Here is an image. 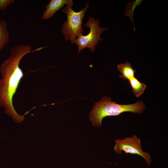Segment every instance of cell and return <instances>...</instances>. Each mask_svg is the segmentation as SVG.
I'll use <instances>...</instances> for the list:
<instances>
[{"label": "cell", "mask_w": 168, "mask_h": 168, "mask_svg": "<svg viewBox=\"0 0 168 168\" xmlns=\"http://www.w3.org/2000/svg\"><path fill=\"white\" fill-rule=\"evenodd\" d=\"M42 49L41 47L31 50V46L28 44L15 46L11 49L8 57L1 64L0 106L4 107L5 113L16 123H20L25 119L24 116L16 112L12 102L13 97L24 76L19 67L20 60L27 54Z\"/></svg>", "instance_id": "1"}, {"label": "cell", "mask_w": 168, "mask_h": 168, "mask_svg": "<svg viewBox=\"0 0 168 168\" xmlns=\"http://www.w3.org/2000/svg\"><path fill=\"white\" fill-rule=\"evenodd\" d=\"M146 108L144 103L141 100L132 104L121 105L112 101L108 96H104L99 102H95L89 113V117L93 125L100 127L103 119L106 117L118 116L125 112L141 114Z\"/></svg>", "instance_id": "2"}, {"label": "cell", "mask_w": 168, "mask_h": 168, "mask_svg": "<svg viewBox=\"0 0 168 168\" xmlns=\"http://www.w3.org/2000/svg\"><path fill=\"white\" fill-rule=\"evenodd\" d=\"M73 5V1L71 0L62 10L63 12L67 15V17L61 29L65 40H69L72 44H75L77 37L82 34L83 28L82 22L89 7V4L87 3L84 8L79 12H76L72 8Z\"/></svg>", "instance_id": "3"}, {"label": "cell", "mask_w": 168, "mask_h": 168, "mask_svg": "<svg viewBox=\"0 0 168 168\" xmlns=\"http://www.w3.org/2000/svg\"><path fill=\"white\" fill-rule=\"evenodd\" d=\"M100 22L98 19H95L89 16L88 21L84 26L89 28V33L86 35H80L75 41V44L78 47V53L86 48H89L92 53L95 51L96 46L103 39L100 37V35L108 28L100 27Z\"/></svg>", "instance_id": "4"}, {"label": "cell", "mask_w": 168, "mask_h": 168, "mask_svg": "<svg viewBox=\"0 0 168 168\" xmlns=\"http://www.w3.org/2000/svg\"><path fill=\"white\" fill-rule=\"evenodd\" d=\"M114 152L117 154H122V151L127 154H136L142 157L149 166L152 158L149 153L142 151L141 139L135 135L132 137H126L122 139L118 138L114 140Z\"/></svg>", "instance_id": "5"}, {"label": "cell", "mask_w": 168, "mask_h": 168, "mask_svg": "<svg viewBox=\"0 0 168 168\" xmlns=\"http://www.w3.org/2000/svg\"><path fill=\"white\" fill-rule=\"evenodd\" d=\"M71 0H51L44 7V11L41 18L43 20L48 19L52 17L55 13L63 7L65 5L68 4Z\"/></svg>", "instance_id": "6"}, {"label": "cell", "mask_w": 168, "mask_h": 168, "mask_svg": "<svg viewBox=\"0 0 168 168\" xmlns=\"http://www.w3.org/2000/svg\"><path fill=\"white\" fill-rule=\"evenodd\" d=\"M117 69L121 74L119 77L125 80H128L135 77V73L136 70L132 67L130 63L126 61L125 63L118 64L117 66Z\"/></svg>", "instance_id": "7"}, {"label": "cell", "mask_w": 168, "mask_h": 168, "mask_svg": "<svg viewBox=\"0 0 168 168\" xmlns=\"http://www.w3.org/2000/svg\"><path fill=\"white\" fill-rule=\"evenodd\" d=\"M9 34L7 22L0 20V52L9 42Z\"/></svg>", "instance_id": "8"}, {"label": "cell", "mask_w": 168, "mask_h": 168, "mask_svg": "<svg viewBox=\"0 0 168 168\" xmlns=\"http://www.w3.org/2000/svg\"><path fill=\"white\" fill-rule=\"evenodd\" d=\"M128 81L132 89V92L135 96L139 97L143 93L147 87L144 83L139 81L135 77Z\"/></svg>", "instance_id": "9"}, {"label": "cell", "mask_w": 168, "mask_h": 168, "mask_svg": "<svg viewBox=\"0 0 168 168\" xmlns=\"http://www.w3.org/2000/svg\"><path fill=\"white\" fill-rule=\"evenodd\" d=\"M142 0H136L135 1L128 2L126 4L125 8L126 12L124 14L125 16H127L130 18L132 22L133 23L134 30L135 28L134 26L133 20V14L134 10L138 5H140Z\"/></svg>", "instance_id": "10"}, {"label": "cell", "mask_w": 168, "mask_h": 168, "mask_svg": "<svg viewBox=\"0 0 168 168\" xmlns=\"http://www.w3.org/2000/svg\"><path fill=\"white\" fill-rule=\"evenodd\" d=\"M14 2V0H0V10H5L9 5Z\"/></svg>", "instance_id": "11"}]
</instances>
